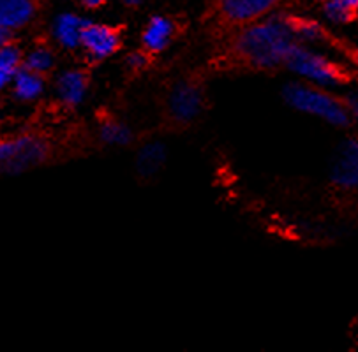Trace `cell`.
I'll use <instances>...</instances> for the list:
<instances>
[{
	"label": "cell",
	"instance_id": "cell-4",
	"mask_svg": "<svg viewBox=\"0 0 358 352\" xmlns=\"http://www.w3.org/2000/svg\"><path fill=\"white\" fill-rule=\"evenodd\" d=\"M52 147L37 134H16L0 138V175L16 176L45 164Z\"/></svg>",
	"mask_w": 358,
	"mask_h": 352
},
{
	"label": "cell",
	"instance_id": "cell-12",
	"mask_svg": "<svg viewBox=\"0 0 358 352\" xmlns=\"http://www.w3.org/2000/svg\"><path fill=\"white\" fill-rule=\"evenodd\" d=\"M36 11V0H0V22L13 32L29 27Z\"/></svg>",
	"mask_w": 358,
	"mask_h": 352
},
{
	"label": "cell",
	"instance_id": "cell-24",
	"mask_svg": "<svg viewBox=\"0 0 358 352\" xmlns=\"http://www.w3.org/2000/svg\"><path fill=\"white\" fill-rule=\"evenodd\" d=\"M145 0H122V4L127 6V8H140Z\"/></svg>",
	"mask_w": 358,
	"mask_h": 352
},
{
	"label": "cell",
	"instance_id": "cell-17",
	"mask_svg": "<svg viewBox=\"0 0 358 352\" xmlns=\"http://www.w3.org/2000/svg\"><path fill=\"white\" fill-rule=\"evenodd\" d=\"M164 162H166V147L163 143L152 141V143L143 145L138 152L136 168L140 175L143 176L155 175L159 169L163 168Z\"/></svg>",
	"mask_w": 358,
	"mask_h": 352
},
{
	"label": "cell",
	"instance_id": "cell-20",
	"mask_svg": "<svg viewBox=\"0 0 358 352\" xmlns=\"http://www.w3.org/2000/svg\"><path fill=\"white\" fill-rule=\"evenodd\" d=\"M148 64V55L147 52H134L127 57V67L133 71H141L145 69Z\"/></svg>",
	"mask_w": 358,
	"mask_h": 352
},
{
	"label": "cell",
	"instance_id": "cell-6",
	"mask_svg": "<svg viewBox=\"0 0 358 352\" xmlns=\"http://www.w3.org/2000/svg\"><path fill=\"white\" fill-rule=\"evenodd\" d=\"M120 44H122V37L117 29L89 20L83 30L80 48L83 50L90 62H103L120 50Z\"/></svg>",
	"mask_w": 358,
	"mask_h": 352
},
{
	"label": "cell",
	"instance_id": "cell-15",
	"mask_svg": "<svg viewBox=\"0 0 358 352\" xmlns=\"http://www.w3.org/2000/svg\"><path fill=\"white\" fill-rule=\"evenodd\" d=\"M293 30H295L296 41L307 46H317V44H327L330 41V34L325 27L316 20L296 18L292 16Z\"/></svg>",
	"mask_w": 358,
	"mask_h": 352
},
{
	"label": "cell",
	"instance_id": "cell-2",
	"mask_svg": "<svg viewBox=\"0 0 358 352\" xmlns=\"http://www.w3.org/2000/svg\"><path fill=\"white\" fill-rule=\"evenodd\" d=\"M282 99L295 111L317 118L336 129H348L351 125L346 101L337 97L332 90L306 81H293L282 88Z\"/></svg>",
	"mask_w": 358,
	"mask_h": 352
},
{
	"label": "cell",
	"instance_id": "cell-14",
	"mask_svg": "<svg viewBox=\"0 0 358 352\" xmlns=\"http://www.w3.org/2000/svg\"><path fill=\"white\" fill-rule=\"evenodd\" d=\"M23 64V52L16 44L8 43L0 46V94L11 87L13 78Z\"/></svg>",
	"mask_w": 358,
	"mask_h": 352
},
{
	"label": "cell",
	"instance_id": "cell-13",
	"mask_svg": "<svg viewBox=\"0 0 358 352\" xmlns=\"http://www.w3.org/2000/svg\"><path fill=\"white\" fill-rule=\"evenodd\" d=\"M11 90L15 99H18L20 103H34L45 94L46 80L43 74L34 73V71L25 69L22 66L13 78Z\"/></svg>",
	"mask_w": 358,
	"mask_h": 352
},
{
	"label": "cell",
	"instance_id": "cell-10",
	"mask_svg": "<svg viewBox=\"0 0 358 352\" xmlns=\"http://www.w3.org/2000/svg\"><path fill=\"white\" fill-rule=\"evenodd\" d=\"M89 20L76 13H60L52 22V37L66 50H78L82 46V36Z\"/></svg>",
	"mask_w": 358,
	"mask_h": 352
},
{
	"label": "cell",
	"instance_id": "cell-22",
	"mask_svg": "<svg viewBox=\"0 0 358 352\" xmlns=\"http://www.w3.org/2000/svg\"><path fill=\"white\" fill-rule=\"evenodd\" d=\"M11 37H13V30H9L4 23L0 22V46L11 43Z\"/></svg>",
	"mask_w": 358,
	"mask_h": 352
},
{
	"label": "cell",
	"instance_id": "cell-11",
	"mask_svg": "<svg viewBox=\"0 0 358 352\" xmlns=\"http://www.w3.org/2000/svg\"><path fill=\"white\" fill-rule=\"evenodd\" d=\"M175 23L166 16H154L148 20L147 27H145L143 34H141V43L148 55H155L168 48L173 41Z\"/></svg>",
	"mask_w": 358,
	"mask_h": 352
},
{
	"label": "cell",
	"instance_id": "cell-23",
	"mask_svg": "<svg viewBox=\"0 0 358 352\" xmlns=\"http://www.w3.org/2000/svg\"><path fill=\"white\" fill-rule=\"evenodd\" d=\"M85 9H99L106 4L108 0H78Z\"/></svg>",
	"mask_w": 358,
	"mask_h": 352
},
{
	"label": "cell",
	"instance_id": "cell-9",
	"mask_svg": "<svg viewBox=\"0 0 358 352\" xmlns=\"http://www.w3.org/2000/svg\"><path fill=\"white\" fill-rule=\"evenodd\" d=\"M55 92L64 106H80L89 94V76L80 69L64 71L57 76Z\"/></svg>",
	"mask_w": 358,
	"mask_h": 352
},
{
	"label": "cell",
	"instance_id": "cell-1",
	"mask_svg": "<svg viewBox=\"0 0 358 352\" xmlns=\"http://www.w3.org/2000/svg\"><path fill=\"white\" fill-rule=\"evenodd\" d=\"M292 16L268 15L242 25L233 43V53L238 62L252 69L285 67L293 50L299 46Z\"/></svg>",
	"mask_w": 358,
	"mask_h": 352
},
{
	"label": "cell",
	"instance_id": "cell-26",
	"mask_svg": "<svg viewBox=\"0 0 358 352\" xmlns=\"http://www.w3.org/2000/svg\"><path fill=\"white\" fill-rule=\"evenodd\" d=\"M316 2H322V4H323V2H327V0H316Z\"/></svg>",
	"mask_w": 358,
	"mask_h": 352
},
{
	"label": "cell",
	"instance_id": "cell-7",
	"mask_svg": "<svg viewBox=\"0 0 358 352\" xmlns=\"http://www.w3.org/2000/svg\"><path fill=\"white\" fill-rule=\"evenodd\" d=\"M282 0H215L221 18L229 25H248L272 15Z\"/></svg>",
	"mask_w": 358,
	"mask_h": 352
},
{
	"label": "cell",
	"instance_id": "cell-5",
	"mask_svg": "<svg viewBox=\"0 0 358 352\" xmlns=\"http://www.w3.org/2000/svg\"><path fill=\"white\" fill-rule=\"evenodd\" d=\"M329 178L341 191H358V136L341 141L330 164Z\"/></svg>",
	"mask_w": 358,
	"mask_h": 352
},
{
	"label": "cell",
	"instance_id": "cell-8",
	"mask_svg": "<svg viewBox=\"0 0 358 352\" xmlns=\"http://www.w3.org/2000/svg\"><path fill=\"white\" fill-rule=\"evenodd\" d=\"M203 92L198 85L191 81H178L171 88L168 97V111L178 124H189L196 120L203 111Z\"/></svg>",
	"mask_w": 358,
	"mask_h": 352
},
{
	"label": "cell",
	"instance_id": "cell-19",
	"mask_svg": "<svg viewBox=\"0 0 358 352\" xmlns=\"http://www.w3.org/2000/svg\"><path fill=\"white\" fill-rule=\"evenodd\" d=\"M101 140L111 147H126L133 141V131L118 120H106L99 129Z\"/></svg>",
	"mask_w": 358,
	"mask_h": 352
},
{
	"label": "cell",
	"instance_id": "cell-25",
	"mask_svg": "<svg viewBox=\"0 0 358 352\" xmlns=\"http://www.w3.org/2000/svg\"><path fill=\"white\" fill-rule=\"evenodd\" d=\"M353 59H355V64H357V66H358V46L353 50Z\"/></svg>",
	"mask_w": 358,
	"mask_h": 352
},
{
	"label": "cell",
	"instance_id": "cell-21",
	"mask_svg": "<svg viewBox=\"0 0 358 352\" xmlns=\"http://www.w3.org/2000/svg\"><path fill=\"white\" fill-rule=\"evenodd\" d=\"M344 101H346L348 111H350L351 124H355L358 127V90L350 92V96L344 97Z\"/></svg>",
	"mask_w": 358,
	"mask_h": 352
},
{
	"label": "cell",
	"instance_id": "cell-16",
	"mask_svg": "<svg viewBox=\"0 0 358 352\" xmlns=\"http://www.w3.org/2000/svg\"><path fill=\"white\" fill-rule=\"evenodd\" d=\"M323 18L336 27H344L358 18V0H327L323 2Z\"/></svg>",
	"mask_w": 358,
	"mask_h": 352
},
{
	"label": "cell",
	"instance_id": "cell-18",
	"mask_svg": "<svg viewBox=\"0 0 358 352\" xmlns=\"http://www.w3.org/2000/svg\"><path fill=\"white\" fill-rule=\"evenodd\" d=\"M25 69L34 71V73H39V74H48L50 71L53 69L55 66V55L50 48L46 46H34L30 48L29 52L23 53V64H22Z\"/></svg>",
	"mask_w": 358,
	"mask_h": 352
},
{
	"label": "cell",
	"instance_id": "cell-3",
	"mask_svg": "<svg viewBox=\"0 0 358 352\" xmlns=\"http://www.w3.org/2000/svg\"><path fill=\"white\" fill-rule=\"evenodd\" d=\"M285 67L306 83L329 88V90L343 87L350 81V73L341 64L316 52L313 46H307V44H299L293 50Z\"/></svg>",
	"mask_w": 358,
	"mask_h": 352
}]
</instances>
